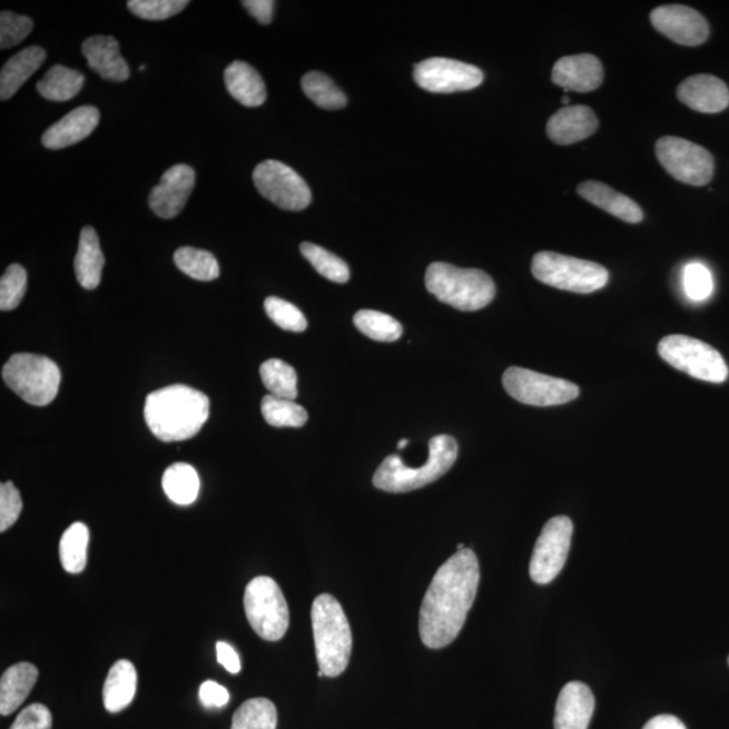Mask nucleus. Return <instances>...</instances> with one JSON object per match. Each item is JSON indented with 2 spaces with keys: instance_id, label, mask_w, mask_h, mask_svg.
<instances>
[{
  "instance_id": "nucleus-23",
  "label": "nucleus",
  "mask_w": 729,
  "mask_h": 729,
  "mask_svg": "<svg viewBox=\"0 0 729 729\" xmlns=\"http://www.w3.org/2000/svg\"><path fill=\"white\" fill-rule=\"evenodd\" d=\"M579 195L608 214L613 215L627 224H639L644 218L643 210L637 201L629 196L620 194L617 189L600 181H585L580 184Z\"/></svg>"
},
{
  "instance_id": "nucleus-3",
  "label": "nucleus",
  "mask_w": 729,
  "mask_h": 729,
  "mask_svg": "<svg viewBox=\"0 0 729 729\" xmlns=\"http://www.w3.org/2000/svg\"><path fill=\"white\" fill-rule=\"evenodd\" d=\"M313 631L319 677H338L347 668L353 650L351 624L344 608L332 594H321L315 599L313 610Z\"/></svg>"
},
{
  "instance_id": "nucleus-46",
  "label": "nucleus",
  "mask_w": 729,
  "mask_h": 729,
  "mask_svg": "<svg viewBox=\"0 0 729 729\" xmlns=\"http://www.w3.org/2000/svg\"><path fill=\"white\" fill-rule=\"evenodd\" d=\"M199 699L205 708H224L230 701V694L225 687L210 680L201 683Z\"/></svg>"
},
{
  "instance_id": "nucleus-37",
  "label": "nucleus",
  "mask_w": 729,
  "mask_h": 729,
  "mask_svg": "<svg viewBox=\"0 0 729 729\" xmlns=\"http://www.w3.org/2000/svg\"><path fill=\"white\" fill-rule=\"evenodd\" d=\"M262 411L266 423L274 427H302L308 421L301 404L274 395L263 398Z\"/></svg>"
},
{
  "instance_id": "nucleus-22",
  "label": "nucleus",
  "mask_w": 729,
  "mask_h": 729,
  "mask_svg": "<svg viewBox=\"0 0 729 729\" xmlns=\"http://www.w3.org/2000/svg\"><path fill=\"white\" fill-rule=\"evenodd\" d=\"M88 67L101 79L122 82L130 78L128 62L120 55L119 43L114 37L95 36L87 38L81 47Z\"/></svg>"
},
{
  "instance_id": "nucleus-17",
  "label": "nucleus",
  "mask_w": 729,
  "mask_h": 729,
  "mask_svg": "<svg viewBox=\"0 0 729 729\" xmlns=\"http://www.w3.org/2000/svg\"><path fill=\"white\" fill-rule=\"evenodd\" d=\"M551 79L567 91L587 93L598 90L602 85L604 69L595 56H568L555 62Z\"/></svg>"
},
{
  "instance_id": "nucleus-40",
  "label": "nucleus",
  "mask_w": 729,
  "mask_h": 729,
  "mask_svg": "<svg viewBox=\"0 0 729 729\" xmlns=\"http://www.w3.org/2000/svg\"><path fill=\"white\" fill-rule=\"evenodd\" d=\"M28 289V274L22 265L12 264L0 280V309H16Z\"/></svg>"
},
{
  "instance_id": "nucleus-4",
  "label": "nucleus",
  "mask_w": 729,
  "mask_h": 729,
  "mask_svg": "<svg viewBox=\"0 0 729 729\" xmlns=\"http://www.w3.org/2000/svg\"><path fill=\"white\" fill-rule=\"evenodd\" d=\"M459 445L454 437L436 435L430 441L426 464L420 467L405 465L398 455H390L374 473L373 485L390 493H404L426 486L440 480L454 465Z\"/></svg>"
},
{
  "instance_id": "nucleus-15",
  "label": "nucleus",
  "mask_w": 729,
  "mask_h": 729,
  "mask_svg": "<svg viewBox=\"0 0 729 729\" xmlns=\"http://www.w3.org/2000/svg\"><path fill=\"white\" fill-rule=\"evenodd\" d=\"M652 27L671 41L684 47H699L709 37V24L699 11L688 6H661L650 16Z\"/></svg>"
},
{
  "instance_id": "nucleus-48",
  "label": "nucleus",
  "mask_w": 729,
  "mask_h": 729,
  "mask_svg": "<svg viewBox=\"0 0 729 729\" xmlns=\"http://www.w3.org/2000/svg\"><path fill=\"white\" fill-rule=\"evenodd\" d=\"M218 662L231 674H238L240 671V659L238 652L233 646L226 642L217 643Z\"/></svg>"
},
{
  "instance_id": "nucleus-16",
  "label": "nucleus",
  "mask_w": 729,
  "mask_h": 729,
  "mask_svg": "<svg viewBox=\"0 0 729 729\" xmlns=\"http://www.w3.org/2000/svg\"><path fill=\"white\" fill-rule=\"evenodd\" d=\"M195 187V170L189 165H175L151 189L149 206L157 217L173 219L186 207Z\"/></svg>"
},
{
  "instance_id": "nucleus-39",
  "label": "nucleus",
  "mask_w": 729,
  "mask_h": 729,
  "mask_svg": "<svg viewBox=\"0 0 729 729\" xmlns=\"http://www.w3.org/2000/svg\"><path fill=\"white\" fill-rule=\"evenodd\" d=\"M264 307L270 321L285 332L303 333L308 326L306 316L302 311L294 304L280 299V297H268L264 303Z\"/></svg>"
},
{
  "instance_id": "nucleus-30",
  "label": "nucleus",
  "mask_w": 729,
  "mask_h": 729,
  "mask_svg": "<svg viewBox=\"0 0 729 729\" xmlns=\"http://www.w3.org/2000/svg\"><path fill=\"white\" fill-rule=\"evenodd\" d=\"M162 487L170 502L177 505H191L199 496L198 472L188 464H174L164 473Z\"/></svg>"
},
{
  "instance_id": "nucleus-19",
  "label": "nucleus",
  "mask_w": 729,
  "mask_h": 729,
  "mask_svg": "<svg viewBox=\"0 0 729 729\" xmlns=\"http://www.w3.org/2000/svg\"><path fill=\"white\" fill-rule=\"evenodd\" d=\"M594 712V696L585 683L569 682L558 696L555 729H588Z\"/></svg>"
},
{
  "instance_id": "nucleus-51",
  "label": "nucleus",
  "mask_w": 729,
  "mask_h": 729,
  "mask_svg": "<svg viewBox=\"0 0 729 729\" xmlns=\"http://www.w3.org/2000/svg\"><path fill=\"white\" fill-rule=\"evenodd\" d=\"M465 549H466V548H465V544H464V543H460L459 546H456V550H459V551H461V550H465Z\"/></svg>"
},
{
  "instance_id": "nucleus-12",
  "label": "nucleus",
  "mask_w": 729,
  "mask_h": 729,
  "mask_svg": "<svg viewBox=\"0 0 729 729\" xmlns=\"http://www.w3.org/2000/svg\"><path fill=\"white\" fill-rule=\"evenodd\" d=\"M253 181L265 199L287 211H302L311 205V189L294 169L280 161L257 165Z\"/></svg>"
},
{
  "instance_id": "nucleus-9",
  "label": "nucleus",
  "mask_w": 729,
  "mask_h": 729,
  "mask_svg": "<svg viewBox=\"0 0 729 729\" xmlns=\"http://www.w3.org/2000/svg\"><path fill=\"white\" fill-rule=\"evenodd\" d=\"M658 353L676 370L702 382L721 384L728 378L725 358L706 342L687 335H669L659 342Z\"/></svg>"
},
{
  "instance_id": "nucleus-24",
  "label": "nucleus",
  "mask_w": 729,
  "mask_h": 729,
  "mask_svg": "<svg viewBox=\"0 0 729 729\" xmlns=\"http://www.w3.org/2000/svg\"><path fill=\"white\" fill-rule=\"evenodd\" d=\"M38 680V669L33 663L21 662L4 671L0 680V713L16 712L28 699Z\"/></svg>"
},
{
  "instance_id": "nucleus-33",
  "label": "nucleus",
  "mask_w": 729,
  "mask_h": 729,
  "mask_svg": "<svg viewBox=\"0 0 729 729\" xmlns=\"http://www.w3.org/2000/svg\"><path fill=\"white\" fill-rule=\"evenodd\" d=\"M302 88L307 98L321 109L339 110L347 105V98L341 88L334 85L328 76L321 72H308L303 76Z\"/></svg>"
},
{
  "instance_id": "nucleus-35",
  "label": "nucleus",
  "mask_w": 729,
  "mask_h": 729,
  "mask_svg": "<svg viewBox=\"0 0 729 729\" xmlns=\"http://www.w3.org/2000/svg\"><path fill=\"white\" fill-rule=\"evenodd\" d=\"M265 388L270 395L295 401L297 397V373L282 359H268L259 367Z\"/></svg>"
},
{
  "instance_id": "nucleus-42",
  "label": "nucleus",
  "mask_w": 729,
  "mask_h": 729,
  "mask_svg": "<svg viewBox=\"0 0 729 729\" xmlns=\"http://www.w3.org/2000/svg\"><path fill=\"white\" fill-rule=\"evenodd\" d=\"M683 287L693 302H703L713 294L711 270L700 263L689 264L683 270Z\"/></svg>"
},
{
  "instance_id": "nucleus-2",
  "label": "nucleus",
  "mask_w": 729,
  "mask_h": 729,
  "mask_svg": "<svg viewBox=\"0 0 729 729\" xmlns=\"http://www.w3.org/2000/svg\"><path fill=\"white\" fill-rule=\"evenodd\" d=\"M145 422L162 442L189 440L210 416V401L187 385H170L151 392L145 402Z\"/></svg>"
},
{
  "instance_id": "nucleus-14",
  "label": "nucleus",
  "mask_w": 729,
  "mask_h": 729,
  "mask_svg": "<svg viewBox=\"0 0 729 729\" xmlns=\"http://www.w3.org/2000/svg\"><path fill=\"white\" fill-rule=\"evenodd\" d=\"M414 79L428 92L453 93L471 91L483 85L484 73L466 62L433 57L415 66Z\"/></svg>"
},
{
  "instance_id": "nucleus-41",
  "label": "nucleus",
  "mask_w": 729,
  "mask_h": 729,
  "mask_svg": "<svg viewBox=\"0 0 729 729\" xmlns=\"http://www.w3.org/2000/svg\"><path fill=\"white\" fill-rule=\"evenodd\" d=\"M188 6L187 0H130L128 8L146 21H164L173 18Z\"/></svg>"
},
{
  "instance_id": "nucleus-36",
  "label": "nucleus",
  "mask_w": 729,
  "mask_h": 729,
  "mask_svg": "<svg viewBox=\"0 0 729 729\" xmlns=\"http://www.w3.org/2000/svg\"><path fill=\"white\" fill-rule=\"evenodd\" d=\"M354 325L366 337L378 342H395L403 334V326L393 316L374 309L358 311Z\"/></svg>"
},
{
  "instance_id": "nucleus-18",
  "label": "nucleus",
  "mask_w": 729,
  "mask_h": 729,
  "mask_svg": "<svg viewBox=\"0 0 729 729\" xmlns=\"http://www.w3.org/2000/svg\"><path fill=\"white\" fill-rule=\"evenodd\" d=\"M677 97L684 106L702 114H718L729 106L726 82L712 75H696L683 80Z\"/></svg>"
},
{
  "instance_id": "nucleus-43",
  "label": "nucleus",
  "mask_w": 729,
  "mask_h": 729,
  "mask_svg": "<svg viewBox=\"0 0 729 729\" xmlns=\"http://www.w3.org/2000/svg\"><path fill=\"white\" fill-rule=\"evenodd\" d=\"M33 27L35 23L29 17L19 16L11 11H2V14H0V48L17 47L31 33Z\"/></svg>"
},
{
  "instance_id": "nucleus-1",
  "label": "nucleus",
  "mask_w": 729,
  "mask_h": 729,
  "mask_svg": "<svg viewBox=\"0 0 729 729\" xmlns=\"http://www.w3.org/2000/svg\"><path fill=\"white\" fill-rule=\"evenodd\" d=\"M479 583V560L471 549L456 551L437 569L421 608L420 632L426 648L437 650L454 642L464 629Z\"/></svg>"
},
{
  "instance_id": "nucleus-54",
  "label": "nucleus",
  "mask_w": 729,
  "mask_h": 729,
  "mask_svg": "<svg viewBox=\"0 0 729 729\" xmlns=\"http://www.w3.org/2000/svg\"><path fill=\"white\" fill-rule=\"evenodd\" d=\"M728 663H729V658H728Z\"/></svg>"
},
{
  "instance_id": "nucleus-52",
  "label": "nucleus",
  "mask_w": 729,
  "mask_h": 729,
  "mask_svg": "<svg viewBox=\"0 0 729 729\" xmlns=\"http://www.w3.org/2000/svg\"><path fill=\"white\" fill-rule=\"evenodd\" d=\"M562 101H563V104L568 105L569 104V98L565 97V98L562 99Z\"/></svg>"
},
{
  "instance_id": "nucleus-26",
  "label": "nucleus",
  "mask_w": 729,
  "mask_h": 729,
  "mask_svg": "<svg viewBox=\"0 0 729 729\" xmlns=\"http://www.w3.org/2000/svg\"><path fill=\"white\" fill-rule=\"evenodd\" d=\"M138 676L136 666L128 659L112 664L104 687L105 708L110 713H118L128 708L137 693Z\"/></svg>"
},
{
  "instance_id": "nucleus-25",
  "label": "nucleus",
  "mask_w": 729,
  "mask_h": 729,
  "mask_svg": "<svg viewBox=\"0 0 729 729\" xmlns=\"http://www.w3.org/2000/svg\"><path fill=\"white\" fill-rule=\"evenodd\" d=\"M47 60L46 49L30 47L12 56L0 72V99L9 100Z\"/></svg>"
},
{
  "instance_id": "nucleus-32",
  "label": "nucleus",
  "mask_w": 729,
  "mask_h": 729,
  "mask_svg": "<svg viewBox=\"0 0 729 729\" xmlns=\"http://www.w3.org/2000/svg\"><path fill=\"white\" fill-rule=\"evenodd\" d=\"M175 264L183 274L199 282L217 280L220 274L219 264L210 252L195 249V247H180L175 253Z\"/></svg>"
},
{
  "instance_id": "nucleus-20",
  "label": "nucleus",
  "mask_w": 729,
  "mask_h": 729,
  "mask_svg": "<svg viewBox=\"0 0 729 729\" xmlns=\"http://www.w3.org/2000/svg\"><path fill=\"white\" fill-rule=\"evenodd\" d=\"M99 119L97 107H78L43 132L42 145L48 149L59 150L78 144L92 135Z\"/></svg>"
},
{
  "instance_id": "nucleus-45",
  "label": "nucleus",
  "mask_w": 729,
  "mask_h": 729,
  "mask_svg": "<svg viewBox=\"0 0 729 729\" xmlns=\"http://www.w3.org/2000/svg\"><path fill=\"white\" fill-rule=\"evenodd\" d=\"M52 713L42 703L24 708L10 729H52Z\"/></svg>"
},
{
  "instance_id": "nucleus-21",
  "label": "nucleus",
  "mask_w": 729,
  "mask_h": 729,
  "mask_svg": "<svg viewBox=\"0 0 729 729\" xmlns=\"http://www.w3.org/2000/svg\"><path fill=\"white\" fill-rule=\"evenodd\" d=\"M599 119L587 106H567L548 122V136L556 145H572L594 135Z\"/></svg>"
},
{
  "instance_id": "nucleus-6",
  "label": "nucleus",
  "mask_w": 729,
  "mask_h": 729,
  "mask_svg": "<svg viewBox=\"0 0 729 729\" xmlns=\"http://www.w3.org/2000/svg\"><path fill=\"white\" fill-rule=\"evenodd\" d=\"M531 270L536 280L575 294H592L610 280L604 266L554 252L536 253Z\"/></svg>"
},
{
  "instance_id": "nucleus-28",
  "label": "nucleus",
  "mask_w": 729,
  "mask_h": 729,
  "mask_svg": "<svg viewBox=\"0 0 729 729\" xmlns=\"http://www.w3.org/2000/svg\"><path fill=\"white\" fill-rule=\"evenodd\" d=\"M105 256L100 249L97 231L91 226H86L80 233L79 249L75 257L76 278L82 288L95 289L101 280Z\"/></svg>"
},
{
  "instance_id": "nucleus-8",
  "label": "nucleus",
  "mask_w": 729,
  "mask_h": 729,
  "mask_svg": "<svg viewBox=\"0 0 729 729\" xmlns=\"http://www.w3.org/2000/svg\"><path fill=\"white\" fill-rule=\"evenodd\" d=\"M244 605L247 621L268 642L283 639L289 627V610L278 583L259 575L247 583Z\"/></svg>"
},
{
  "instance_id": "nucleus-38",
  "label": "nucleus",
  "mask_w": 729,
  "mask_h": 729,
  "mask_svg": "<svg viewBox=\"0 0 729 729\" xmlns=\"http://www.w3.org/2000/svg\"><path fill=\"white\" fill-rule=\"evenodd\" d=\"M301 252L304 258L308 259L309 264L314 266L319 275L326 277L327 280L344 284L351 278V269L344 259L333 255L332 252L323 249V247L303 243Z\"/></svg>"
},
{
  "instance_id": "nucleus-7",
  "label": "nucleus",
  "mask_w": 729,
  "mask_h": 729,
  "mask_svg": "<svg viewBox=\"0 0 729 729\" xmlns=\"http://www.w3.org/2000/svg\"><path fill=\"white\" fill-rule=\"evenodd\" d=\"M2 376L10 390L37 407L52 403L61 384V372L52 359L29 353L12 356Z\"/></svg>"
},
{
  "instance_id": "nucleus-13",
  "label": "nucleus",
  "mask_w": 729,
  "mask_h": 729,
  "mask_svg": "<svg viewBox=\"0 0 729 729\" xmlns=\"http://www.w3.org/2000/svg\"><path fill=\"white\" fill-rule=\"evenodd\" d=\"M572 536L573 522L568 516H555L544 524L531 556L532 581L546 585L556 579L565 567Z\"/></svg>"
},
{
  "instance_id": "nucleus-11",
  "label": "nucleus",
  "mask_w": 729,
  "mask_h": 729,
  "mask_svg": "<svg viewBox=\"0 0 729 729\" xmlns=\"http://www.w3.org/2000/svg\"><path fill=\"white\" fill-rule=\"evenodd\" d=\"M656 154L666 173L678 181L702 187L712 180L713 156L700 145L668 136L658 139Z\"/></svg>"
},
{
  "instance_id": "nucleus-47",
  "label": "nucleus",
  "mask_w": 729,
  "mask_h": 729,
  "mask_svg": "<svg viewBox=\"0 0 729 729\" xmlns=\"http://www.w3.org/2000/svg\"><path fill=\"white\" fill-rule=\"evenodd\" d=\"M243 6L259 23L269 24L274 19L275 2L272 0H245Z\"/></svg>"
},
{
  "instance_id": "nucleus-10",
  "label": "nucleus",
  "mask_w": 729,
  "mask_h": 729,
  "mask_svg": "<svg viewBox=\"0 0 729 729\" xmlns=\"http://www.w3.org/2000/svg\"><path fill=\"white\" fill-rule=\"evenodd\" d=\"M503 385L515 401L535 407L567 404L580 395L579 386L567 380L516 366L505 371Z\"/></svg>"
},
{
  "instance_id": "nucleus-34",
  "label": "nucleus",
  "mask_w": 729,
  "mask_h": 729,
  "mask_svg": "<svg viewBox=\"0 0 729 729\" xmlns=\"http://www.w3.org/2000/svg\"><path fill=\"white\" fill-rule=\"evenodd\" d=\"M277 709L268 699H250L233 716L231 729H276Z\"/></svg>"
},
{
  "instance_id": "nucleus-27",
  "label": "nucleus",
  "mask_w": 729,
  "mask_h": 729,
  "mask_svg": "<svg viewBox=\"0 0 729 729\" xmlns=\"http://www.w3.org/2000/svg\"><path fill=\"white\" fill-rule=\"evenodd\" d=\"M225 85L228 93L246 107L265 104V82L255 68L244 61H234L225 71Z\"/></svg>"
},
{
  "instance_id": "nucleus-29",
  "label": "nucleus",
  "mask_w": 729,
  "mask_h": 729,
  "mask_svg": "<svg viewBox=\"0 0 729 729\" xmlns=\"http://www.w3.org/2000/svg\"><path fill=\"white\" fill-rule=\"evenodd\" d=\"M85 86V76L76 69L55 66L37 82V91L50 101H68Z\"/></svg>"
},
{
  "instance_id": "nucleus-44",
  "label": "nucleus",
  "mask_w": 729,
  "mask_h": 729,
  "mask_svg": "<svg viewBox=\"0 0 729 729\" xmlns=\"http://www.w3.org/2000/svg\"><path fill=\"white\" fill-rule=\"evenodd\" d=\"M21 494L12 483L0 485V531H8L22 512Z\"/></svg>"
},
{
  "instance_id": "nucleus-50",
  "label": "nucleus",
  "mask_w": 729,
  "mask_h": 729,
  "mask_svg": "<svg viewBox=\"0 0 729 729\" xmlns=\"http://www.w3.org/2000/svg\"><path fill=\"white\" fill-rule=\"evenodd\" d=\"M410 441L408 440H402L401 442L397 443L398 449H404L405 446H408Z\"/></svg>"
},
{
  "instance_id": "nucleus-5",
  "label": "nucleus",
  "mask_w": 729,
  "mask_h": 729,
  "mask_svg": "<svg viewBox=\"0 0 729 729\" xmlns=\"http://www.w3.org/2000/svg\"><path fill=\"white\" fill-rule=\"evenodd\" d=\"M426 287L437 301L460 311H479L496 295L492 277L480 269H461L446 263L431 264Z\"/></svg>"
},
{
  "instance_id": "nucleus-53",
  "label": "nucleus",
  "mask_w": 729,
  "mask_h": 729,
  "mask_svg": "<svg viewBox=\"0 0 729 729\" xmlns=\"http://www.w3.org/2000/svg\"><path fill=\"white\" fill-rule=\"evenodd\" d=\"M145 68V66L139 67V71H144Z\"/></svg>"
},
{
  "instance_id": "nucleus-31",
  "label": "nucleus",
  "mask_w": 729,
  "mask_h": 729,
  "mask_svg": "<svg viewBox=\"0 0 729 729\" xmlns=\"http://www.w3.org/2000/svg\"><path fill=\"white\" fill-rule=\"evenodd\" d=\"M90 530L85 523L69 525L60 541V561L66 572L79 574L87 567Z\"/></svg>"
},
{
  "instance_id": "nucleus-49",
  "label": "nucleus",
  "mask_w": 729,
  "mask_h": 729,
  "mask_svg": "<svg viewBox=\"0 0 729 729\" xmlns=\"http://www.w3.org/2000/svg\"><path fill=\"white\" fill-rule=\"evenodd\" d=\"M643 729H687L683 722L671 715H659L651 719Z\"/></svg>"
}]
</instances>
